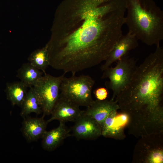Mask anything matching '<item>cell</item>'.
I'll use <instances>...</instances> for the list:
<instances>
[{
    "instance_id": "cell-20",
    "label": "cell",
    "mask_w": 163,
    "mask_h": 163,
    "mask_svg": "<svg viewBox=\"0 0 163 163\" xmlns=\"http://www.w3.org/2000/svg\"><path fill=\"white\" fill-rule=\"evenodd\" d=\"M116 119L119 124L122 126L125 127L127 126L128 122V117L125 113L121 112L117 113Z\"/></svg>"
},
{
    "instance_id": "cell-1",
    "label": "cell",
    "mask_w": 163,
    "mask_h": 163,
    "mask_svg": "<svg viewBox=\"0 0 163 163\" xmlns=\"http://www.w3.org/2000/svg\"><path fill=\"white\" fill-rule=\"evenodd\" d=\"M126 11L125 0H64L46 45L50 66L75 75L104 61L123 34Z\"/></svg>"
},
{
    "instance_id": "cell-17",
    "label": "cell",
    "mask_w": 163,
    "mask_h": 163,
    "mask_svg": "<svg viewBox=\"0 0 163 163\" xmlns=\"http://www.w3.org/2000/svg\"><path fill=\"white\" fill-rule=\"evenodd\" d=\"M21 106L22 109L20 114L23 117L28 115L32 113L38 115L42 112L32 87L30 88L27 92Z\"/></svg>"
},
{
    "instance_id": "cell-7",
    "label": "cell",
    "mask_w": 163,
    "mask_h": 163,
    "mask_svg": "<svg viewBox=\"0 0 163 163\" xmlns=\"http://www.w3.org/2000/svg\"><path fill=\"white\" fill-rule=\"evenodd\" d=\"M140 137L135 147L132 163H162L163 133Z\"/></svg>"
},
{
    "instance_id": "cell-14",
    "label": "cell",
    "mask_w": 163,
    "mask_h": 163,
    "mask_svg": "<svg viewBox=\"0 0 163 163\" xmlns=\"http://www.w3.org/2000/svg\"><path fill=\"white\" fill-rule=\"evenodd\" d=\"M117 111H112L106 118L101 128V136L106 138L121 140L126 137L124 129L116 119Z\"/></svg>"
},
{
    "instance_id": "cell-18",
    "label": "cell",
    "mask_w": 163,
    "mask_h": 163,
    "mask_svg": "<svg viewBox=\"0 0 163 163\" xmlns=\"http://www.w3.org/2000/svg\"><path fill=\"white\" fill-rule=\"evenodd\" d=\"M29 63L33 66L41 70L44 74L50 66V61L47 46L33 53L29 59Z\"/></svg>"
},
{
    "instance_id": "cell-5",
    "label": "cell",
    "mask_w": 163,
    "mask_h": 163,
    "mask_svg": "<svg viewBox=\"0 0 163 163\" xmlns=\"http://www.w3.org/2000/svg\"><path fill=\"white\" fill-rule=\"evenodd\" d=\"M114 67H109L104 71L102 79L108 78L105 83L108 89L113 92L111 100H115L117 96L129 85L137 66L136 61L126 55L117 62Z\"/></svg>"
},
{
    "instance_id": "cell-8",
    "label": "cell",
    "mask_w": 163,
    "mask_h": 163,
    "mask_svg": "<svg viewBox=\"0 0 163 163\" xmlns=\"http://www.w3.org/2000/svg\"><path fill=\"white\" fill-rule=\"evenodd\" d=\"M138 41L134 35L129 32L126 34H123L116 42L104 63L101 66L102 71L127 55L129 51L135 49L138 46Z\"/></svg>"
},
{
    "instance_id": "cell-9",
    "label": "cell",
    "mask_w": 163,
    "mask_h": 163,
    "mask_svg": "<svg viewBox=\"0 0 163 163\" xmlns=\"http://www.w3.org/2000/svg\"><path fill=\"white\" fill-rule=\"evenodd\" d=\"M71 128L72 135L77 139L93 140L101 136V128L93 119L82 114L75 122Z\"/></svg>"
},
{
    "instance_id": "cell-6",
    "label": "cell",
    "mask_w": 163,
    "mask_h": 163,
    "mask_svg": "<svg viewBox=\"0 0 163 163\" xmlns=\"http://www.w3.org/2000/svg\"><path fill=\"white\" fill-rule=\"evenodd\" d=\"M65 74L55 77L46 73L32 87L45 116L51 114L59 98L60 86Z\"/></svg>"
},
{
    "instance_id": "cell-16",
    "label": "cell",
    "mask_w": 163,
    "mask_h": 163,
    "mask_svg": "<svg viewBox=\"0 0 163 163\" xmlns=\"http://www.w3.org/2000/svg\"><path fill=\"white\" fill-rule=\"evenodd\" d=\"M27 88L21 81L7 85V98L13 106H21L27 93Z\"/></svg>"
},
{
    "instance_id": "cell-4",
    "label": "cell",
    "mask_w": 163,
    "mask_h": 163,
    "mask_svg": "<svg viewBox=\"0 0 163 163\" xmlns=\"http://www.w3.org/2000/svg\"><path fill=\"white\" fill-rule=\"evenodd\" d=\"M94 80L88 75L64 77L60 86L59 95L80 106L88 107L93 100L92 91Z\"/></svg>"
},
{
    "instance_id": "cell-13",
    "label": "cell",
    "mask_w": 163,
    "mask_h": 163,
    "mask_svg": "<svg viewBox=\"0 0 163 163\" xmlns=\"http://www.w3.org/2000/svg\"><path fill=\"white\" fill-rule=\"evenodd\" d=\"M70 130L67 128L65 123L59 122V126L49 131H46L42 137V145L45 150H54L63 140L71 135Z\"/></svg>"
},
{
    "instance_id": "cell-19",
    "label": "cell",
    "mask_w": 163,
    "mask_h": 163,
    "mask_svg": "<svg viewBox=\"0 0 163 163\" xmlns=\"http://www.w3.org/2000/svg\"><path fill=\"white\" fill-rule=\"evenodd\" d=\"M93 93L97 100H106L109 94L107 88L103 87L96 88Z\"/></svg>"
},
{
    "instance_id": "cell-11",
    "label": "cell",
    "mask_w": 163,
    "mask_h": 163,
    "mask_svg": "<svg viewBox=\"0 0 163 163\" xmlns=\"http://www.w3.org/2000/svg\"><path fill=\"white\" fill-rule=\"evenodd\" d=\"M119 106L115 101L93 100L84 113L95 120L102 128L106 117L113 111H117Z\"/></svg>"
},
{
    "instance_id": "cell-3",
    "label": "cell",
    "mask_w": 163,
    "mask_h": 163,
    "mask_svg": "<svg viewBox=\"0 0 163 163\" xmlns=\"http://www.w3.org/2000/svg\"><path fill=\"white\" fill-rule=\"evenodd\" d=\"M124 24L128 32L148 46L163 39V11L154 0H125Z\"/></svg>"
},
{
    "instance_id": "cell-15",
    "label": "cell",
    "mask_w": 163,
    "mask_h": 163,
    "mask_svg": "<svg viewBox=\"0 0 163 163\" xmlns=\"http://www.w3.org/2000/svg\"><path fill=\"white\" fill-rule=\"evenodd\" d=\"M17 77L27 87H33L42 77V72L29 62L23 64L18 69Z\"/></svg>"
},
{
    "instance_id": "cell-2",
    "label": "cell",
    "mask_w": 163,
    "mask_h": 163,
    "mask_svg": "<svg viewBox=\"0 0 163 163\" xmlns=\"http://www.w3.org/2000/svg\"><path fill=\"white\" fill-rule=\"evenodd\" d=\"M156 46L115 100L128 116L129 134L136 137L163 132V49Z\"/></svg>"
},
{
    "instance_id": "cell-10",
    "label": "cell",
    "mask_w": 163,
    "mask_h": 163,
    "mask_svg": "<svg viewBox=\"0 0 163 163\" xmlns=\"http://www.w3.org/2000/svg\"><path fill=\"white\" fill-rule=\"evenodd\" d=\"M79 106L72 102L60 96L52 110L51 116L47 120L48 123L54 120L65 123L75 122L82 114Z\"/></svg>"
},
{
    "instance_id": "cell-12",
    "label": "cell",
    "mask_w": 163,
    "mask_h": 163,
    "mask_svg": "<svg viewBox=\"0 0 163 163\" xmlns=\"http://www.w3.org/2000/svg\"><path fill=\"white\" fill-rule=\"evenodd\" d=\"M45 116L43 115L40 118H37L28 115L23 117L21 130L28 141H34L42 138L46 131L48 123L44 119Z\"/></svg>"
}]
</instances>
